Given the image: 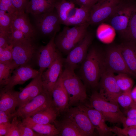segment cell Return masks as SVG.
Masks as SVG:
<instances>
[{
	"label": "cell",
	"mask_w": 136,
	"mask_h": 136,
	"mask_svg": "<svg viewBox=\"0 0 136 136\" xmlns=\"http://www.w3.org/2000/svg\"><path fill=\"white\" fill-rule=\"evenodd\" d=\"M131 95L134 102L136 104V87L131 90Z\"/></svg>",
	"instance_id": "48"
},
{
	"label": "cell",
	"mask_w": 136,
	"mask_h": 136,
	"mask_svg": "<svg viewBox=\"0 0 136 136\" xmlns=\"http://www.w3.org/2000/svg\"><path fill=\"white\" fill-rule=\"evenodd\" d=\"M19 92L13 88H0V110L10 114L14 113L16 108L18 107Z\"/></svg>",
	"instance_id": "19"
},
{
	"label": "cell",
	"mask_w": 136,
	"mask_h": 136,
	"mask_svg": "<svg viewBox=\"0 0 136 136\" xmlns=\"http://www.w3.org/2000/svg\"><path fill=\"white\" fill-rule=\"evenodd\" d=\"M41 75L40 73L25 87L20 89L18 96V108L30 101L44 89Z\"/></svg>",
	"instance_id": "16"
},
{
	"label": "cell",
	"mask_w": 136,
	"mask_h": 136,
	"mask_svg": "<svg viewBox=\"0 0 136 136\" xmlns=\"http://www.w3.org/2000/svg\"><path fill=\"white\" fill-rule=\"evenodd\" d=\"M88 22L70 28L64 27L62 32L71 41L78 44L85 37L88 32Z\"/></svg>",
	"instance_id": "25"
},
{
	"label": "cell",
	"mask_w": 136,
	"mask_h": 136,
	"mask_svg": "<svg viewBox=\"0 0 136 136\" xmlns=\"http://www.w3.org/2000/svg\"><path fill=\"white\" fill-rule=\"evenodd\" d=\"M131 90L122 92L117 98L118 104L126 110L129 109L134 103L131 95Z\"/></svg>",
	"instance_id": "33"
},
{
	"label": "cell",
	"mask_w": 136,
	"mask_h": 136,
	"mask_svg": "<svg viewBox=\"0 0 136 136\" xmlns=\"http://www.w3.org/2000/svg\"><path fill=\"white\" fill-rule=\"evenodd\" d=\"M54 42L58 50L66 54L77 45L68 39L61 31L56 35Z\"/></svg>",
	"instance_id": "29"
},
{
	"label": "cell",
	"mask_w": 136,
	"mask_h": 136,
	"mask_svg": "<svg viewBox=\"0 0 136 136\" xmlns=\"http://www.w3.org/2000/svg\"><path fill=\"white\" fill-rule=\"evenodd\" d=\"M59 114L52 102L50 106L38 111L30 118L35 123L47 124L53 123Z\"/></svg>",
	"instance_id": "22"
},
{
	"label": "cell",
	"mask_w": 136,
	"mask_h": 136,
	"mask_svg": "<svg viewBox=\"0 0 136 136\" xmlns=\"http://www.w3.org/2000/svg\"><path fill=\"white\" fill-rule=\"evenodd\" d=\"M52 95L53 103L59 113L66 112L69 108V98L60 75L53 88Z\"/></svg>",
	"instance_id": "18"
},
{
	"label": "cell",
	"mask_w": 136,
	"mask_h": 136,
	"mask_svg": "<svg viewBox=\"0 0 136 136\" xmlns=\"http://www.w3.org/2000/svg\"><path fill=\"white\" fill-rule=\"evenodd\" d=\"M12 72L8 84L3 87L13 88L15 85L23 84L29 80L34 78L40 73L39 70L28 65L20 66L14 70Z\"/></svg>",
	"instance_id": "17"
},
{
	"label": "cell",
	"mask_w": 136,
	"mask_h": 136,
	"mask_svg": "<svg viewBox=\"0 0 136 136\" xmlns=\"http://www.w3.org/2000/svg\"><path fill=\"white\" fill-rule=\"evenodd\" d=\"M130 76L124 73L118 74L115 76L118 85L122 92L131 90L134 82Z\"/></svg>",
	"instance_id": "30"
},
{
	"label": "cell",
	"mask_w": 136,
	"mask_h": 136,
	"mask_svg": "<svg viewBox=\"0 0 136 136\" xmlns=\"http://www.w3.org/2000/svg\"><path fill=\"white\" fill-rule=\"evenodd\" d=\"M11 123L0 124V136H6L9 130Z\"/></svg>",
	"instance_id": "47"
},
{
	"label": "cell",
	"mask_w": 136,
	"mask_h": 136,
	"mask_svg": "<svg viewBox=\"0 0 136 136\" xmlns=\"http://www.w3.org/2000/svg\"><path fill=\"white\" fill-rule=\"evenodd\" d=\"M56 0H27L25 9L32 15L43 13L55 8Z\"/></svg>",
	"instance_id": "21"
},
{
	"label": "cell",
	"mask_w": 136,
	"mask_h": 136,
	"mask_svg": "<svg viewBox=\"0 0 136 136\" xmlns=\"http://www.w3.org/2000/svg\"><path fill=\"white\" fill-rule=\"evenodd\" d=\"M32 16L34 27L38 35L52 37L60 30L61 24L55 8L43 13Z\"/></svg>",
	"instance_id": "6"
},
{
	"label": "cell",
	"mask_w": 136,
	"mask_h": 136,
	"mask_svg": "<svg viewBox=\"0 0 136 136\" xmlns=\"http://www.w3.org/2000/svg\"><path fill=\"white\" fill-rule=\"evenodd\" d=\"M60 136H85L71 120L66 117L60 121L56 120L53 123Z\"/></svg>",
	"instance_id": "24"
},
{
	"label": "cell",
	"mask_w": 136,
	"mask_h": 136,
	"mask_svg": "<svg viewBox=\"0 0 136 136\" xmlns=\"http://www.w3.org/2000/svg\"><path fill=\"white\" fill-rule=\"evenodd\" d=\"M123 128H136V118L125 117L123 120Z\"/></svg>",
	"instance_id": "43"
},
{
	"label": "cell",
	"mask_w": 136,
	"mask_h": 136,
	"mask_svg": "<svg viewBox=\"0 0 136 136\" xmlns=\"http://www.w3.org/2000/svg\"><path fill=\"white\" fill-rule=\"evenodd\" d=\"M17 117L15 116L12 120L10 126L6 136H20L18 124L19 120Z\"/></svg>",
	"instance_id": "40"
},
{
	"label": "cell",
	"mask_w": 136,
	"mask_h": 136,
	"mask_svg": "<svg viewBox=\"0 0 136 136\" xmlns=\"http://www.w3.org/2000/svg\"><path fill=\"white\" fill-rule=\"evenodd\" d=\"M75 5L72 2L66 0L56 1L55 5V9L61 24H64L70 12L75 8Z\"/></svg>",
	"instance_id": "28"
},
{
	"label": "cell",
	"mask_w": 136,
	"mask_h": 136,
	"mask_svg": "<svg viewBox=\"0 0 136 136\" xmlns=\"http://www.w3.org/2000/svg\"><path fill=\"white\" fill-rule=\"evenodd\" d=\"M114 74L105 69L99 82V92L107 101L114 104H118L117 102V98L122 92L118 85Z\"/></svg>",
	"instance_id": "10"
},
{
	"label": "cell",
	"mask_w": 136,
	"mask_h": 136,
	"mask_svg": "<svg viewBox=\"0 0 136 136\" xmlns=\"http://www.w3.org/2000/svg\"><path fill=\"white\" fill-rule=\"evenodd\" d=\"M90 108L100 112L104 117L107 121L115 124L122 123L125 117L121 112L118 104H115L105 99L99 92H93L90 99Z\"/></svg>",
	"instance_id": "5"
},
{
	"label": "cell",
	"mask_w": 136,
	"mask_h": 136,
	"mask_svg": "<svg viewBox=\"0 0 136 136\" xmlns=\"http://www.w3.org/2000/svg\"><path fill=\"white\" fill-rule=\"evenodd\" d=\"M13 61L12 46L0 47V63L11 64Z\"/></svg>",
	"instance_id": "35"
},
{
	"label": "cell",
	"mask_w": 136,
	"mask_h": 136,
	"mask_svg": "<svg viewBox=\"0 0 136 136\" xmlns=\"http://www.w3.org/2000/svg\"><path fill=\"white\" fill-rule=\"evenodd\" d=\"M63 63L64 60L59 53L47 70L42 74L41 79L44 88L51 95L53 88L62 72Z\"/></svg>",
	"instance_id": "15"
},
{
	"label": "cell",
	"mask_w": 136,
	"mask_h": 136,
	"mask_svg": "<svg viewBox=\"0 0 136 136\" xmlns=\"http://www.w3.org/2000/svg\"><path fill=\"white\" fill-rule=\"evenodd\" d=\"M136 11V1L123 0L108 19L111 26L124 37L130 20Z\"/></svg>",
	"instance_id": "4"
},
{
	"label": "cell",
	"mask_w": 136,
	"mask_h": 136,
	"mask_svg": "<svg viewBox=\"0 0 136 136\" xmlns=\"http://www.w3.org/2000/svg\"><path fill=\"white\" fill-rule=\"evenodd\" d=\"M76 2L80 7H84L91 8L96 2L95 0H76Z\"/></svg>",
	"instance_id": "45"
},
{
	"label": "cell",
	"mask_w": 136,
	"mask_h": 136,
	"mask_svg": "<svg viewBox=\"0 0 136 136\" xmlns=\"http://www.w3.org/2000/svg\"><path fill=\"white\" fill-rule=\"evenodd\" d=\"M15 116V113L10 114L0 110V124L11 123V120Z\"/></svg>",
	"instance_id": "42"
},
{
	"label": "cell",
	"mask_w": 136,
	"mask_h": 136,
	"mask_svg": "<svg viewBox=\"0 0 136 136\" xmlns=\"http://www.w3.org/2000/svg\"><path fill=\"white\" fill-rule=\"evenodd\" d=\"M82 63L80 73L85 85L93 88L98 86L106 69L104 56L97 49L93 48L89 50Z\"/></svg>",
	"instance_id": "1"
},
{
	"label": "cell",
	"mask_w": 136,
	"mask_h": 136,
	"mask_svg": "<svg viewBox=\"0 0 136 136\" xmlns=\"http://www.w3.org/2000/svg\"><path fill=\"white\" fill-rule=\"evenodd\" d=\"M100 0H95L96 3H97V2H98L99 1H100Z\"/></svg>",
	"instance_id": "49"
},
{
	"label": "cell",
	"mask_w": 136,
	"mask_h": 136,
	"mask_svg": "<svg viewBox=\"0 0 136 136\" xmlns=\"http://www.w3.org/2000/svg\"><path fill=\"white\" fill-rule=\"evenodd\" d=\"M123 0H101L91 8L88 23L95 25L108 20Z\"/></svg>",
	"instance_id": "7"
},
{
	"label": "cell",
	"mask_w": 136,
	"mask_h": 136,
	"mask_svg": "<svg viewBox=\"0 0 136 136\" xmlns=\"http://www.w3.org/2000/svg\"><path fill=\"white\" fill-rule=\"evenodd\" d=\"M52 95L46 89L22 107L15 113V116L23 119L30 117L40 110L50 106L52 103Z\"/></svg>",
	"instance_id": "9"
},
{
	"label": "cell",
	"mask_w": 136,
	"mask_h": 136,
	"mask_svg": "<svg viewBox=\"0 0 136 136\" xmlns=\"http://www.w3.org/2000/svg\"><path fill=\"white\" fill-rule=\"evenodd\" d=\"M74 71L65 66L60 75L63 85L69 95V107L82 104L87 97L86 86Z\"/></svg>",
	"instance_id": "2"
},
{
	"label": "cell",
	"mask_w": 136,
	"mask_h": 136,
	"mask_svg": "<svg viewBox=\"0 0 136 136\" xmlns=\"http://www.w3.org/2000/svg\"><path fill=\"white\" fill-rule=\"evenodd\" d=\"M111 131L118 136H136V128H120L116 126L111 127Z\"/></svg>",
	"instance_id": "37"
},
{
	"label": "cell",
	"mask_w": 136,
	"mask_h": 136,
	"mask_svg": "<svg viewBox=\"0 0 136 136\" xmlns=\"http://www.w3.org/2000/svg\"><path fill=\"white\" fill-rule=\"evenodd\" d=\"M18 127L20 136H42L40 134L34 132L33 130L25 124L22 121H19Z\"/></svg>",
	"instance_id": "38"
},
{
	"label": "cell",
	"mask_w": 136,
	"mask_h": 136,
	"mask_svg": "<svg viewBox=\"0 0 136 136\" xmlns=\"http://www.w3.org/2000/svg\"><path fill=\"white\" fill-rule=\"evenodd\" d=\"M91 9L84 7L75 8L74 13L69 15L64 25L74 26L88 22Z\"/></svg>",
	"instance_id": "27"
},
{
	"label": "cell",
	"mask_w": 136,
	"mask_h": 136,
	"mask_svg": "<svg viewBox=\"0 0 136 136\" xmlns=\"http://www.w3.org/2000/svg\"><path fill=\"white\" fill-rule=\"evenodd\" d=\"M10 34L0 31V47L5 48L10 45Z\"/></svg>",
	"instance_id": "41"
},
{
	"label": "cell",
	"mask_w": 136,
	"mask_h": 136,
	"mask_svg": "<svg viewBox=\"0 0 136 136\" xmlns=\"http://www.w3.org/2000/svg\"><path fill=\"white\" fill-rule=\"evenodd\" d=\"M12 27L21 31L27 38L36 40L37 33L25 11L18 12L12 22Z\"/></svg>",
	"instance_id": "20"
},
{
	"label": "cell",
	"mask_w": 136,
	"mask_h": 136,
	"mask_svg": "<svg viewBox=\"0 0 136 136\" xmlns=\"http://www.w3.org/2000/svg\"><path fill=\"white\" fill-rule=\"evenodd\" d=\"M12 2L18 12L25 11L27 0H11Z\"/></svg>",
	"instance_id": "44"
},
{
	"label": "cell",
	"mask_w": 136,
	"mask_h": 136,
	"mask_svg": "<svg viewBox=\"0 0 136 136\" xmlns=\"http://www.w3.org/2000/svg\"><path fill=\"white\" fill-rule=\"evenodd\" d=\"M0 10L6 12L10 14L12 17L13 20L18 13L11 0H0Z\"/></svg>",
	"instance_id": "36"
},
{
	"label": "cell",
	"mask_w": 136,
	"mask_h": 136,
	"mask_svg": "<svg viewBox=\"0 0 136 136\" xmlns=\"http://www.w3.org/2000/svg\"><path fill=\"white\" fill-rule=\"evenodd\" d=\"M12 72L10 64L0 63V88L8 84Z\"/></svg>",
	"instance_id": "32"
},
{
	"label": "cell",
	"mask_w": 136,
	"mask_h": 136,
	"mask_svg": "<svg viewBox=\"0 0 136 136\" xmlns=\"http://www.w3.org/2000/svg\"><path fill=\"white\" fill-rule=\"evenodd\" d=\"M65 112V117L72 121L85 136L95 135V128L88 116L77 106L69 108Z\"/></svg>",
	"instance_id": "13"
},
{
	"label": "cell",
	"mask_w": 136,
	"mask_h": 136,
	"mask_svg": "<svg viewBox=\"0 0 136 136\" xmlns=\"http://www.w3.org/2000/svg\"><path fill=\"white\" fill-rule=\"evenodd\" d=\"M92 36L88 32L83 39L67 54L64 60L65 66L75 70L85 59L92 40Z\"/></svg>",
	"instance_id": "11"
},
{
	"label": "cell",
	"mask_w": 136,
	"mask_h": 136,
	"mask_svg": "<svg viewBox=\"0 0 136 136\" xmlns=\"http://www.w3.org/2000/svg\"><path fill=\"white\" fill-rule=\"evenodd\" d=\"M36 40L26 38L16 42L12 46L13 61L11 64L12 71L22 66H32L35 60L37 61L39 47Z\"/></svg>",
	"instance_id": "3"
},
{
	"label": "cell",
	"mask_w": 136,
	"mask_h": 136,
	"mask_svg": "<svg viewBox=\"0 0 136 136\" xmlns=\"http://www.w3.org/2000/svg\"><path fill=\"white\" fill-rule=\"evenodd\" d=\"M75 0V1H76V0Z\"/></svg>",
	"instance_id": "51"
},
{
	"label": "cell",
	"mask_w": 136,
	"mask_h": 136,
	"mask_svg": "<svg viewBox=\"0 0 136 136\" xmlns=\"http://www.w3.org/2000/svg\"><path fill=\"white\" fill-rule=\"evenodd\" d=\"M124 37L136 43V11L130 20Z\"/></svg>",
	"instance_id": "34"
},
{
	"label": "cell",
	"mask_w": 136,
	"mask_h": 136,
	"mask_svg": "<svg viewBox=\"0 0 136 136\" xmlns=\"http://www.w3.org/2000/svg\"><path fill=\"white\" fill-rule=\"evenodd\" d=\"M56 33L51 38L46 45L39 47L37 62L39 67L40 73L41 74L51 65L60 53L54 42Z\"/></svg>",
	"instance_id": "12"
},
{
	"label": "cell",
	"mask_w": 136,
	"mask_h": 136,
	"mask_svg": "<svg viewBox=\"0 0 136 136\" xmlns=\"http://www.w3.org/2000/svg\"><path fill=\"white\" fill-rule=\"evenodd\" d=\"M106 69L114 73H124L136 77L128 67L123 56L119 45L112 46L107 49L105 57Z\"/></svg>",
	"instance_id": "8"
},
{
	"label": "cell",
	"mask_w": 136,
	"mask_h": 136,
	"mask_svg": "<svg viewBox=\"0 0 136 136\" xmlns=\"http://www.w3.org/2000/svg\"><path fill=\"white\" fill-rule=\"evenodd\" d=\"M26 38H27L21 31L11 27V32L10 37V46H12L15 43Z\"/></svg>",
	"instance_id": "39"
},
{
	"label": "cell",
	"mask_w": 136,
	"mask_h": 136,
	"mask_svg": "<svg viewBox=\"0 0 136 136\" xmlns=\"http://www.w3.org/2000/svg\"><path fill=\"white\" fill-rule=\"evenodd\" d=\"M126 117L136 118V104L135 103L128 109L126 110Z\"/></svg>",
	"instance_id": "46"
},
{
	"label": "cell",
	"mask_w": 136,
	"mask_h": 136,
	"mask_svg": "<svg viewBox=\"0 0 136 136\" xmlns=\"http://www.w3.org/2000/svg\"><path fill=\"white\" fill-rule=\"evenodd\" d=\"M13 20L12 17L10 14L0 10V31L10 34Z\"/></svg>",
	"instance_id": "31"
},
{
	"label": "cell",
	"mask_w": 136,
	"mask_h": 136,
	"mask_svg": "<svg viewBox=\"0 0 136 136\" xmlns=\"http://www.w3.org/2000/svg\"><path fill=\"white\" fill-rule=\"evenodd\" d=\"M22 121L42 136H58L59 132L54 124L36 123L33 121L30 117L23 119Z\"/></svg>",
	"instance_id": "26"
},
{
	"label": "cell",
	"mask_w": 136,
	"mask_h": 136,
	"mask_svg": "<svg viewBox=\"0 0 136 136\" xmlns=\"http://www.w3.org/2000/svg\"><path fill=\"white\" fill-rule=\"evenodd\" d=\"M119 45L128 67L136 76V43L128 41Z\"/></svg>",
	"instance_id": "23"
},
{
	"label": "cell",
	"mask_w": 136,
	"mask_h": 136,
	"mask_svg": "<svg viewBox=\"0 0 136 136\" xmlns=\"http://www.w3.org/2000/svg\"><path fill=\"white\" fill-rule=\"evenodd\" d=\"M88 116L92 124L96 129L100 136H114L115 134L111 131V127L106 123L107 120L103 115L96 110L80 104L77 106Z\"/></svg>",
	"instance_id": "14"
},
{
	"label": "cell",
	"mask_w": 136,
	"mask_h": 136,
	"mask_svg": "<svg viewBox=\"0 0 136 136\" xmlns=\"http://www.w3.org/2000/svg\"><path fill=\"white\" fill-rule=\"evenodd\" d=\"M130 1H136V0H129Z\"/></svg>",
	"instance_id": "50"
}]
</instances>
